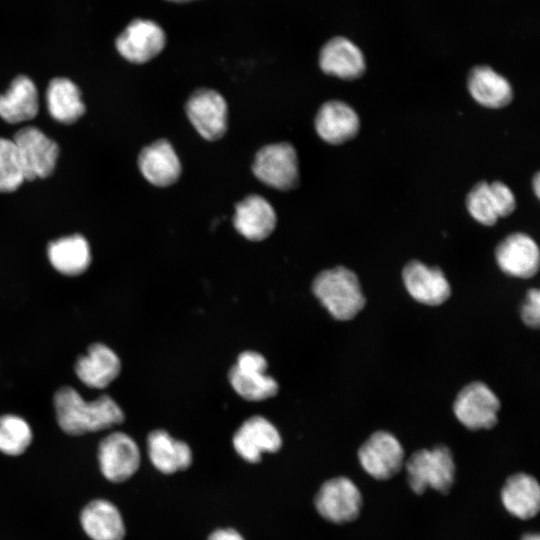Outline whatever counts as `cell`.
Instances as JSON below:
<instances>
[{
    "instance_id": "603a6c76",
    "label": "cell",
    "mask_w": 540,
    "mask_h": 540,
    "mask_svg": "<svg viewBox=\"0 0 540 540\" xmlns=\"http://www.w3.org/2000/svg\"><path fill=\"white\" fill-rule=\"evenodd\" d=\"M501 501L512 516L521 520L535 517L540 508L538 481L526 473H516L507 478L501 490Z\"/></svg>"
},
{
    "instance_id": "4dcf8cb0",
    "label": "cell",
    "mask_w": 540,
    "mask_h": 540,
    "mask_svg": "<svg viewBox=\"0 0 540 540\" xmlns=\"http://www.w3.org/2000/svg\"><path fill=\"white\" fill-rule=\"evenodd\" d=\"M489 186L498 217L512 214L516 208V198L511 189L501 181H493Z\"/></svg>"
},
{
    "instance_id": "1f68e13d",
    "label": "cell",
    "mask_w": 540,
    "mask_h": 540,
    "mask_svg": "<svg viewBox=\"0 0 540 540\" xmlns=\"http://www.w3.org/2000/svg\"><path fill=\"white\" fill-rule=\"evenodd\" d=\"M521 319L529 327L537 328L540 322V292L532 288L527 292L521 307Z\"/></svg>"
},
{
    "instance_id": "9c48e42d",
    "label": "cell",
    "mask_w": 540,
    "mask_h": 540,
    "mask_svg": "<svg viewBox=\"0 0 540 540\" xmlns=\"http://www.w3.org/2000/svg\"><path fill=\"white\" fill-rule=\"evenodd\" d=\"M266 369L267 361L262 354L244 351L229 371V382L236 393L246 400L268 399L277 394L278 384L266 374Z\"/></svg>"
},
{
    "instance_id": "52a82bcc",
    "label": "cell",
    "mask_w": 540,
    "mask_h": 540,
    "mask_svg": "<svg viewBox=\"0 0 540 540\" xmlns=\"http://www.w3.org/2000/svg\"><path fill=\"white\" fill-rule=\"evenodd\" d=\"M185 111L196 131L208 141L224 136L228 128V106L216 90L199 88L187 99Z\"/></svg>"
},
{
    "instance_id": "ba28073f",
    "label": "cell",
    "mask_w": 540,
    "mask_h": 540,
    "mask_svg": "<svg viewBox=\"0 0 540 540\" xmlns=\"http://www.w3.org/2000/svg\"><path fill=\"white\" fill-rule=\"evenodd\" d=\"M315 507L324 519L343 524L359 516L362 496L352 480L337 476L321 485L315 497Z\"/></svg>"
},
{
    "instance_id": "836d02e7",
    "label": "cell",
    "mask_w": 540,
    "mask_h": 540,
    "mask_svg": "<svg viewBox=\"0 0 540 540\" xmlns=\"http://www.w3.org/2000/svg\"><path fill=\"white\" fill-rule=\"evenodd\" d=\"M532 188L534 190V193L536 195L537 198H539V195H540V175L539 173L537 172L533 179H532Z\"/></svg>"
},
{
    "instance_id": "7402d4cb",
    "label": "cell",
    "mask_w": 540,
    "mask_h": 540,
    "mask_svg": "<svg viewBox=\"0 0 540 540\" xmlns=\"http://www.w3.org/2000/svg\"><path fill=\"white\" fill-rule=\"evenodd\" d=\"M467 88L472 98L486 108H503L513 99L509 81L486 65L475 66L469 71Z\"/></svg>"
},
{
    "instance_id": "6da1fadb",
    "label": "cell",
    "mask_w": 540,
    "mask_h": 540,
    "mask_svg": "<svg viewBox=\"0 0 540 540\" xmlns=\"http://www.w3.org/2000/svg\"><path fill=\"white\" fill-rule=\"evenodd\" d=\"M53 403L57 423L69 435L105 430L121 424L125 418L120 406L109 395L87 401L70 386L59 388Z\"/></svg>"
},
{
    "instance_id": "cb8c5ba5",
    "label": "cell",
    "mask_w": 540,
    "mask_h": 540,
    "mask_svg": "<svg viewBox=\"0 0 540 540\" xmlns=\"http://www.w3.org/2000/svg\"><path fill=\"white\" fill-rule=\"evenodd\" d=\"M39 111V96L34 82L25 75L17 76L9 89L0 95V117L10 124L35 118Z\"/></svg>"
},
{
    "instance_id": "2e32d148",
    "label": "cell",
    "mask_w": 540,
    "mask_h": 540,
    "mask_svg": "<svg viewBox=\"0 0 540 540\" xmlns=\"http://www.w3.org/2000/svg\"><path fill=\"white\" fill-rule=\"evenodd\" d=\"M314 126L323 141L331 145H340L358 134L360 119L356 111L347 103L329 100L317 111Z\"/></svg>"
},
{
    "instance_id": "8fae6325",
    "label": "cell",
    "mask_w": 540,
    "mask_h": 540,
    "mask_svg": "<svg viewBox=\"0 0 540 540\" xmlns=\"http://www.w3.org/2000/svg\"><path fill=\"white\" fill-rule=\"evenodd\" d=\"M358 459L371 477L388 480L403 467L404 449L393 434L376 431L359 448Z\"/></svg>"
},
{
    "instance_id": "9a60e30c",
    "label": "cell",
    "mask_w": 540,
    "mask_h": 540,
    "mask_svg": "<svg viewBox=\"0 0 540 540\" xmlns=\"http://www.w3.org/2000/svg\"><path fill=\"white\" fill-rule=\"evenodd\" d=\"M282 445L277 428L262 416H253L239 427L233 437L236 452L247 462L256 463L263 453L277 452Z\"/></svg>"
},
{
    "instance_id": "d6986e66",
    "label": "cell",
    "mask_w": 540,
    "mask_h": 540,
    "mask_svg": "<svg viewBox=\"0 0 540 540\" xmlns=\"http://www.w3.org/2000/svg\"><path fill=\"white\" fill-rule=\"evenodd\" d=\"M321 70L343 80L360 78L366 69L362 51L345 37H334L327 41L319 53Z\"/></svg>"
},
{
    "instance_id": "4316f807",
    "label": "cell",
    "mask_w": 540,
    "mask_h": 540,
    "mask_svg": "<svg viewBox=\"0 0 540 540\" xmlns=\"http://www.w3.org/2000/svg\"><path fill=\"white\" fill-rule=\"evenodd\" d=\"M46 103L51 117L60 123H74L85 113L79 88L67 78L58 77L50 81Z\"/></svg>"
},
{
    "instance_id": "f546056e",
    "label": "cell",
    "mask_w": 540,
    "mask_h": 540,
    "mask_svg": "<svg viewBox=\"0 0 540 540\" xmlns=\"http://www.w3.org/2000/svg\"><path fill=\"white\" fill-rule=\"evenodd\" d=\"M466 208L469 214L485 226H493L498 215L493 203L489 183L481 180L477 182L466 196Z\"/></svg>"
},
{
    "instance_id": "277c9868",
    "label": "cell",
    "mask_w": 540,
    "mask_h": 540,
    "mask_svg": "<svg viewBox=\"0 0 540 540\" xmlns=\"http://www.w3.org/2000/svg\"><path fill=\"white\" fill-rule=\"evenodd\" d=\"M252 171L259 181L280 191L295 189L300 182L297 152L287 142L261 147L255 154Z\"/></svg>"
},
{
    "instance_id": "3957f363",
    "label": "cell",
    "mask_w": 540,
    "mask_h": 540,
    "mask_svg": "<svg viewBox=\"0 0 540 540\" xmlns=\"http://www.w3.org/2000/svg\"><path fill=\"white\" fill-rule=\"evenodd\" d=\"M410 488L422 494L427 488L448 493L455 478V463L445 445L415 451L405 462Z\"/></svg>"
},
{
    "instance_id": "7c38bea8",
    "label": "cell",
    "mask_w": 540,
    "mask_h": 540,
    "mask_svg": "<svg viewBox=\"0 0 540 540\" xmlns=\"http://www.w3.org/2000/svg\"><path fill=\"white\" fill-rule=\"evenodd\" d=\"M166 45V34L156 22L148 19L131 21L116 39L119 54L127 61L142 64L155 58Z\"/></svg>"
},
{
    "instance_id": "5b68a950",
    "label": "cell",
    "mask_w": 540,
    "mask_h": 540,
    "mask_svg": "<svg viewBox=\"0 0 540 540\" xmlns=\"http://www.w3.org/2000/svg\"><path fill=\"white\" fill-rule=\"evenodd\" d=\"M20 159L25 180L49 176L59 155V147L55 141L36 127L20 129L12 139Z\"/></svg>"
},
{
    "instance_id": "83f0119b",
    "label": "cell",
    "mask_w": 540,
    "mask_h": 540,
    "mask_svg": "<svg viewBox=\"0 0 540 540\" xmlns=\"http://www.w3.org/2000/svg\"><path fill=\"white\" fill-rule=\"evenodd\" d=\"M33 432L29 423L14 414L0 416V452L19 456L31 445Z\"/></svg>"
},
{
    "instance_id": "ffe728a7",
    "label": "cell",
    "mask_w": 540,
    "mask_h": 540,
    "mask_svg": "<svg viewBox=\"0 0 540 540\" xmlns=\"http://www.w3.org/2000/svg\"><path fill=\"white\" fill-rule=\"evenodd\" d=\"M121 371L117 354L102 343L89 346L87 353L78 358L75 372L80 381L89 388L103 389L113 382Z\"/></svg>"
},
{
    "instance_id": "30bf717a",
    "label": "cell",
    "mask_w": 540,
    "mask_h": 540,
    "mask_svg": "<svg viewBox=\"0 0 540 540\" xmlns=\"http://www.w3.org/2000/svg\"><path fill=\"white\" fill-rule=\"evenodd\" d=\"M97 457L102 475L112 483L130 479L137 472L141 460L137 443L123 432H113L103 438Z\"/></svg>"
},
{
    "instance_id": "7a4b0ae2",
    "label": "cell",
    "mask_w": 540,
    "mask_h": 540,
    "mask_svg": "<svg viewBox=\"0 0 540 540\" xmlns=\"http://www.w3.org/2000/svg\"><path fill=\"white\" fill-rule=\"evenodd\" d=\"M312 291L331 316L340 321L353 319L366 303L357 275L344 266L320 272Z\"/></svg>"
},
{
    "instance_id": "f1b7e54d",
    "label": "cell",
    "mask_w": 540,
    "mask_h": 540,
    "mask_svg": "<svg viewBox=\"0 0 540 540\" xmlns=\"http://www.w3.org/2000/svg\"><path fill=\"white\" fill-rule=\"evenodd\" d=\"M24 181L23 169L13 140L0 137V192H13Z\"/></svg>"
},
{
    "instance_id": "5bb4252c",
    "label": "cell",
    "mask_w": 540,
    "mask_h": 540,
    "mask_svg": "<svg viewBox=\"0 0 540 540\" xmlns=\"http://www.w3.org/2000/svg\"><path fill=\"white\" fill-rule=\"evenodd\" d=\"M402 279L410 296L425 305H441L451 295V287L443 271L419 260H411L404 266Z\"/></svg>"
},
{
    "instance_id": "8992f818",
    "label": "cell",
    "mask_w": 540,
    "mask_h": 540,
    "mask_svg": "<svg viewBox=\"0 0 540 540\" xmlns=\"http://www.w3.org/2000/svg\"><path fill=\"white\" fill-rule=\"evenodd\" d=\"M500 401L483 382L474 381L464 386L453 403L458 421L470 430L491 429L498 421Z\"/></svg>"
},
{
    "instance_id": "e0dca14e",
    "label": "cell",
    "mask_w": 540,
    "mask_h": 540,
    "mask_svg": "<svg viewBox=\"0 0 540 540\" xmlns=\"http://www.w3.org/2000/svg\"><path fill=\"white\" fill-rule=\"evenodd\" d=\"M276 224L274 208L261 195L250 194L235 205L234 228L250 241L266 239L274 231Z\"/></svg>"
},
{
    "instance_id": "4fadbf2b",
    "label": "cell",
    "mask_w": 540,
    "mask_h": 540,
    "mask_svg": "<svg viewBox=\"0 0 540 540\" xmlns=\"http://www.w3.org/2000/svg\"><path fill=\"white\" fill-rule=\"evenodd\" d=\"M499 268L517 278H531L539 269L540 254L535 240L522 232L507 235L495 249Z\"/></svg>"
},
{
    "instance_id": "44dd1931",
    "label": "cell",
    "mask_w": 540,
    "mask_h": 540,
    "mask_svg": "<svg viewBox=\"0 0 540 540\" xmlns=\"http://www.w3.org/2000/svg\"><path fill=\"white\" fill-rule=\"evenodd\" d=\"M80 525L91 540H123L126 534L121 512L106 499H94L80 512Z\"/></svg>"
},
{
    "instance_id": "d590c367",
    "label": "cell",
    "mask_w": 540,
    "mask_h": 540,
    "mask_svg": "<svg viewBox=\"0 0 540 540\" xmlns=\"http://www.w3.org/2000/svg\"><path fill=\"white\" fill-rule=\"evenodd\" d=\"M168 1L177 2V3H184V2H190V1H193V0H168Z\"/></svg>"
},
{
    "instance_id": "484cf974",
    "label": "cell",
    "mask_w": 540,
    "mask_h": 540,
    "mask_svg": "<svg viewBox=\"0 0 540 540\" xmlns=\"http://www.w3.org/2000/svg\"><path fill=\"white\" fill-rule=\"evenodd\" d=\"M47 256L54 269L66 276H78L84 273L92 259L89 243L79 234L50 242L47 247Z\"/></svg>"
},
{
    "instance_id": "ac0fdd59",
    "label": "cell",
    "mask_w": 540,
    "mask_h": 540,
    "mask_svg": "<svg viewBox=\"0 0 540 540\" xmlns=\"http://www.w3.org/2000/svg\"><path fill=\"white\" fill-rule=\"evenodd\" d=\"M138 167L143 177L157 187L174 184L182 171L179 157L167 139H158L144 147L138 156Z\"/></svg>"
},
{
    "instance_id": "e575fe53",
    "label": "cell",
    "mask_w": 540,
    "mask_h": 540,
    "mask_svg": "<svg viewBox=\"0 0 540 540\" xmlns=\"http://www.w3.org/2000/svg\"><path fill=\"white\" fill-rule=\"evenodd\" d=\"M521 540H540V537L537 533H528Z\"/></svg>"
},
{
    "instance_id": "d4e9b609",
    "label": "cell",
    "mask_w": 540,
    "mask_h": 540,
    "mask_svg": "<svg viewBox=\"0 0 540 540\" xmlns=\"http://www.w3.org/2000/svg\"><path fill=\"white\" fill-rule=\"evenodd\" d=\"M147 448L150 461L161 473L172 474L185 470L192 463L189 445L164 430H154L148 435Z\"/></svg>"
},
{
    "instance_id": "d6a6232c",
    "label": "cell",
    "mask_w": 540,
    "mask_h": 540,
    "mask_svg": "<svg viewBox=\"0 0 540 540\" xmlns=\"http://www.w3.org/2000/svg\"><path fill=\"white\" fill-rule=\"evenodd\" d=\"M207 540H245L241 534L231 528L217 529L210 534Z\"/></svg>"
}]
</instances>
